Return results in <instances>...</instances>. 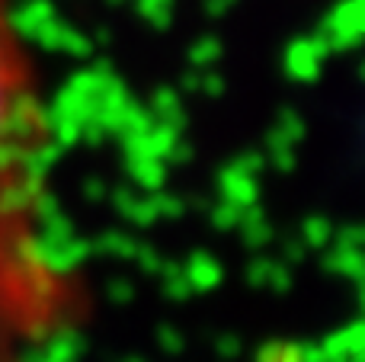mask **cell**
<instances>
[{"mask_svg":"<svg viewBox=\"0 0 365 362\" xmlns=\"http://www.w3.org/2000/svg\"><path fill=\"white\" fill-rule=\"evenodd\" d=\"M51 122L32 51L13 13L0 0V263L16 269H51L38 244Z\"/></svg>","mask_w":365,"mask_h":362,"instance_id":"6da1fadb","label":"cell"},{"mask_svg":"<svg viewBox=\"0 0 365 362\" xmlns=\"http://www.w3.org/2000/svg\"><path fill=\"white\" fill-rule=\"evenodd\" d=\"M64 311L58 273H29L0 263V362H26L32 333H48Z\"/></svg>","mask_w":365,"mask_h":362,"instance_id":"7a4b0ae2","label":"cell"}]
</instances>
